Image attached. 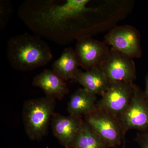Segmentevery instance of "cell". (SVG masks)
Here are the masks:
<instances>
[{"label": "cell", "instance_id": "obj_1", "mask_svg": "<svg viewBox=\"0 0 148 148\" xmlns=\"http://www.w3.org/2000/svg\"><path fill=\"white\" fill-rule=\"evenodd\" d=\"M89 0H35L24 2L18 15L39 36L65 45L69 41L73 22L97 10L88 7Z\"/></svg>", "mask_w": 148, "mask_h": 148}, {"label": "cell", "instance_id": "obj_2", "mask_svg": "<svg viewBox=\"0 0 148 148\" xmlns=\"http://www.w3.org/2000/svg\"><path fill=\"white\" fill-rule=\"evenodd\" d=\"M6 53L12 67L22 72L45 66L53 58V53L47 43L38 35L27 33L9 39Z\"/></svg>", "mask_w": 148, "mask_h": 148}, {"label": "cell", "instance_id": "obj_3", "mask_svg": "<svg viewBox=\"0 0 148 148\" xmlns=\"http://www.w3.org/2000/svg\"><path fill=\"white\" fill-rule=\"evenodd\" d=\"M56 99L45 96L24 103L22 118L25 131L30 140L40 141L47 134L56 106Z\"/></svg>", "mask_w": 148, "mask_h": 148}, {"label": "cell", "instance_id": "obj_4", "mask_svg": "<svg viewBox=\"0 0 148 148\" xmlns=\"http://www.w3.org/2000/svg\"><path fill=\"white\" fill-rule=\"evenodd\" d=\"M131 100L125 110L117 117L125 135L129 130L135 129L140 132L148 129V102L144 91L133 84Z\"/></svg>", "mask_w": 148, "mask_h": 148}, {"label": "cell", "instance_id": "obj_5", "mask_svg": "<svg viewBox=\"0 0 148 148\" xmlns=\"http://www.w3.org/2000/svg\"><path fill=\"white\" fill-rule=\"evenodd\" d=\"M84 121L109 147L116 148L124 140L125 135L116 116L97 108Z\"/></svg>", "mask_w": 148, "mask_h": 148}, {"label": "cell", "instance_id": "obj_6", "mask_svg": "<svg viewBox=\"0 0 148 148\" xmlns=\"http://www.w3.org/2000/svg\"><path fill=\"white\" fill-rule=\"evenodd\" d=\"M100 68L110 82L133 83L136 79V70L132 58L112 48Z\"/></svg>", "mask_w": 148, "mask_h": 148}, {"label": "cell", "instance_id": "obj_7", "mask_svg": "<svg viewBox=\"0 0 148 148\" xmlns=\"http://www.w3.org/2000/svg\"><path fill=\"white\" fill-rule=\"evenodd\" d=\"M133 83L110 82L108 87L96 103L97 108L117 117L129 105L133 91Z\"/></svg>", "mask_w": 148, "mask_h": 148}, {"label": "cell", "instance_id": "obj_8", "mask_svg": "<svg viewBox=\"0 0 148 148\" xmlns=\"http://www.w3.org/2000/svg\"><path fill=\"white\" fill-rule=\"evenodd\" d=\"M106 40L112 48L128 57H141L140 34L133 27L125 26L115 28L107 35Z\"/></svg>", "mask_w": 148, "mask_h": 148}, {"label": "cell", "instance_id": "obj_9", "mask_svg": "<svg viewBox=\"0 0 148 148\" xmlns=\"http://www.w3.org/2000/svg\"><path fill=\"white\" fill-rule=\"evenodd\" d=\"M109 51L105 45L90 38L79 40L75 49L80 66L85 71L100 67Z\"/></svg>", "mask_w": 148, "mask_h": 148}, {"label": "cell", "instance_id": "obj_10", "mask_svg": "<svg viewBox=\"0 0 148 148\" xmlns=\"http://www.w3.org/2000/svg\"><path fill=\"white\" fill-rule=\"evenodd\" d=\"M82 117L62 115L54 112L51 120L53 135L66 148H73L75 140L81 125Z\"/></svg>", "mask_w": 148, "mask_h": 148}, {"label": "cell", "instance_id": "obj_11", "mask_svg": "<svg viewBox=\"0 0 148 148\" xmlns=\"http://www.w3.org/2000/svg\"><path fill=\"white\" fill-rule=\"evenodd\" d=\"M32 84L42 89L45 96L61 100L70 92L66 82L53 70L45 69L34 78Z\"/></svg>", "mask_w": 148, "mask_h": 148}, {"label": "cell", "instance_id": "obj_12", "mask_svg": "<svg viewBox=\"0 0 148 148\" xmlns=\"http://www.w3.org/2000/svg\"><path fill=\"white\" fill-rule=\"evenodd\" d=\"M85 90L95 95L102 96L108 87L110 82L100 67L83 72L79 70L74 79Z\"/></svg>", "mask_w": 148, "mask_h": 148}, {"label": "cell", "instance_id": "obj_13", "mask_svg": "<svg viewBox=\"0 0 148 148\" xmlns=\"http://www.w3.org/2000/svg\"><path fill=\"white\" fill-rule=\"evenodd\" d=\"M96 95L80 88L72 94L67 106L70 115L82 117L92 113L97 109Z\"/></svg>", "mask_w": 148, "mask_h": 148}, {"label": "cell", "instance_id": "obj_14", "mask_svg": "<svg viewBox=\"0 0 148 148\" xmlns=\"http://www.w3.org/2000/svg\"><path fill=\"white\" fill-rule=\"evenodd\" d=\"M79 66L75 50L72 47L65 49L61 56L52 64L53 71L66 82L74 79Z\"/></svg>", "mask_w": 148, "mask_h": 148}, {"label": "cell", "instance_id": "obj_15", "mask_svg": "<svg viewBox=\"0 0 148 148\" xmlns=\"http://www.w3.org/2000/svg\"><path fill=\"white\" fill-rule=\"evenodd\" d=\"M108 145L84 120L77 134L73 148H109Z\"/></svg>", "mask_w": 148, "mask_h": 148}, {"label": "cell", "instance_id": "obj_16", "mask_svg": "<svg viewBox=\"0 0 148 148\" xmlns=\"http://www.w3.org/2000/svg\"><path fill=\"white\" fill-rule=\"evenodd\" d=\"M1 29H4L12 12L11 5L9 2L5 1H1Z\"/></svg>", "mask_w": 148, "mask_h": 148}, {"label": "cell", "instance_id": "obj_17", "mask_svg": "<svg viewBox=\"0 0 148 148\" xmlns=\"http://www.w3.org/2000/svg\"><path fill=\"white\" fill-rule=\"evenodd\" d=\"M135 140L141 148H148V131L138 133Z\"/></svg>", "mask_w": 148, "mask_h": 148}, {"label": "cell", "instance_id": "obj_18", "mask_svg": "<svg viewBox=\"0 0 148 148\" xmlns=\"http://www.w3.org/2000/svg\"><path fill=\"white\" fill-rule=\"evenodd\" d=\"M145 89L144 91V94L145 98L148 102V73L145 77Z\"/></svg>", "mask_w": 148, "mask_h": 148}, {"label": "cell", "instance_id": "obj_19", "mask_svg": "<svg viewBox=\"0 0 148 148\" xmlns=\"http://www.w3.org/2000/svg\"><path fill=\"white\" fill-rule=\"evenodd\" d=\"M116 148H117L116 147Z\"/></svg>", "mask_w": 148, "mask_h": 148}]
</instances>
